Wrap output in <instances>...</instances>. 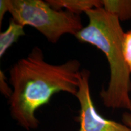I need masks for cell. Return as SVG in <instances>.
Wrapping results in <instances>:
<instances>
[{"label": "cell", "mask_w": 131, "mask_h": 131, "mask_svg": "<svg viewBox=\"0 0 131 131\" xmlns=\"http://www.w3.org/2000/svg\"><path fill=\"white\" fill-rule=\"evenodd\" d=\"M80 68L77 60L60 64L47 63L41 49L34 47L10 69L13 93L9 104L12 118L25 130L37 129L40 122L36 111L48 104L53 95L60 92L75 96L77 94Z\"/></svg>", "instance_id": "6da1fadb"}, {"label": "cell", "mask_w": 131, "mask_h": 131, "mask_svg": "<svg viewBox=\"0 0 131 131\" xmlns=\"http://www.w3.org/2000/svg\"><path fill=\"white\" fill-rule=\"evenodd\" d=\"M85 14L88 25L75 37L80 42L97 47L107 58L109 81L107 88L100 93L103 104L107 108L131 112V76L123 52L124 32L120 21L103 7L89 10Z\"/></svg>", "instance_id": "7a4b0ae2"}, {"label": "cell", "mask_w": 131, "mask_h": 131, "mask_svg": "<svg viewBox=\"0 0 131 131\" xmlns=\"http://www.w3.org/2000/svg\"><path fill=\"white\" fill-rule=\"evenodd\" d=\"M9 12L23 26H30L52 43L65 34L75 35L83 28L80 15L56 10L42 0H7Z\"/></svg>", "instance_id": "3957f363"}, {"label": "cell", "mask_w": 131, "mask_h": 131, "mask_svg": "<svg viewBox=\"0 0 131 131\" xmlns=\"http://www.w3.org/2000/svg\"><path fill=\"white\" fill-rule=\"evenodd\" d=\"M90 71L80 70L79 88L76 96L80 104L78 131H131L124 123L103 118L96 111L91 94Z\"/></svg>", "instance_id": "277c9868"}, {"label": "cell", "mask_w": 131, "mask_h": 131, "mask_svg": "<svg viewBox=\"0 0 131 131\" xmlns=\"http://www.w3.org/2000/svg\"><path fill=\"white\" fill-rule=\"evenodd\" d=\"M50 7L56 10H66L80 15L89 10L103 7V2L101 0H47Z\"/></svg>", "instance_id": "5b68a950"}, {"label": "cell", "mask_w": 131, "mask_h": 131, "mask_svg": "<svg viewBox=\"0 0 131 131\" xmlns=\"http://www.w3.org/2000/svg\"><path fill=\"white\" fill-rule=\"evenodd\" d=\"M24 26L13 18L10 19L6 30L0 33V57H2L12 46L18 41L21 37L26 35Z\"/></svg>", "instance_id": "8992f818"}, {"label": "cell", "mask_w": 131, "mask_h": 131, "mask_svg": "<svg viewBox=\"0 0 131 131\" xmlns=\"http://www.w3.org/2000/svg\"><path fill=\"white\" fill-rule=\"evenodd\" d=\"M103 8L120 21L131 20V0H103Z\"/></svg>", "instance_id": "52a82bcc"}, {"label": "cell", "mask_w": 131, "mask_h": 131, "mask_svg": "<svg viewBox=\"0 0 131 131\" xmlns=\"http://www.w3.org/2000/svg\"><path fill=\"white\" fill-rule=\"evenodd\" d=\"M123 52L124 60L131 76V30L124 32L123 40Z\"/></svg>", "instance_id": "ba28073f"}, {"label": "cell", "mask_w": 131, "mask_h": 131, "mask_svg": "<svg viewBox=\"0 0 131 131\" xmlns=\"http://www.w3.org/2000/svg\"><path fill=\"white\" fill-rule=\"evenodd\" d=\"M0 91L1 93L8 100L12 95L13 89L7 82V78L3 70H0Z\"/></svg>", "instance_id": "9c48e42d"}, {"label": "cell", "mask_w": 131, "mask_h": 131, "mask_svg": "<svg viewBox=\"0 0 131 131\" xmlns=\"http://www.w3.org/2000/svg\"><path fill=\"white\" fill-rule=\"evenodd\" d=\"M9 12L7 0H1L0 1V26H1L5 14Z\"/></svg>", "instance_id": "30bf717a"}, {"label": "cell", "mask_w": 131, "mask_h": 131, "mask_svg": "<svg viewBox=\"0 0 131 131\" xmlns=\"http://www.w3.org/2000/svg\"><path fill=\"white\" fill-rule=\"evenodd\" d=\"M122 122L123 123L126 125L131 130V112L127 111L123 114Z\"/></svg>", "instance_id": "8fae6325"}]
</instances>
